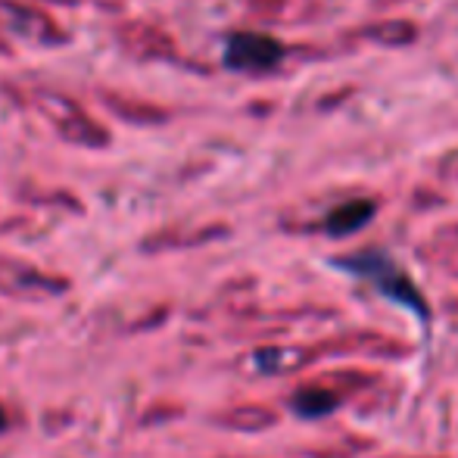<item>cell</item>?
<instances>
[{
	"instance_id": "obj_8",
	"label": "cell",
	"mask_w": 458,
	"mask_h": 458,
	"mask_svg": "<svg viewBox=\"0 0 458 458\" xmlns=\"http://www.w3.org/2000/svg\"><path fill=\"white\" fill-rule=\"evenodd\" d=\"M106 106L113 109V113H119L122 119H128V122H159V119H163V109L147 106V103L131 106L125 97H106Z\"/></svg>"
},
{
	"instance_id": "obj_1",
	"label": "cell",
	"mask_w": 458,
	"mask_h": 458,
	"mask_svg": "<svg viewBox=\"0 0 458 458\" xmlns=\"http://www.w3.org/2000/svg\"><path fill=\"white\" fill-rule=\"evenodd\" d=\"M337 266L352 275H359V277H365V281L371 284V287H377L386 300L399 302V306L411 309L415 315L428 318V302H424L421 290L415 287V281H411V277L405 275L386 253H380V250H362V253H352V256L337 259Z\"/></svg>"
},
{
	"instance_id": "obj_5",
	"label": "cell",
	"mask_w": 458,
	"mask_h": 458,
	"mask_svg": "<svg viewBox=\"0 0 458 458\" xmlns=\"http://www.w3.org/2000/svg\"><path fill=\"white\" fill-rule=\"evenodd\" d=\"M119 41L125 50H131L134 56H169L172 54V38L163 29L150 22H125L119 25Z\"/></svg>"
},
{
	"instance_id": "obj_4",
	"label": "cell",
	"mask_w": 458,
	"mask_h": 458,
	"mask_svg": "<svg viewBox=\"0 0 458 458\" xmlns=\"http://www.w3.org/2000/svg\"><path fill=\"white\" fill-rule=\"evenodd\" d=\"M284 47L268 35H256V31H237L228 38V47H225V63L231 69H241V72H262V69H272L281 63Z\"/></svg>"
},
{
	"instance_id": "obj_2",
	"label": "cell",
	"mask_w": 458,
	"mask_h": 458,
	"mask_svg": "<svg viewBox=\"0 0 458 458\" xmlns=\"http://www.w3.org/2000/svg\"><path fill=\"white\" fill-rule=\"evenodd\" d=\"M38 106H41L44 115L54 122L56 131H60L63 138L75 140V144H81V147H103L109 140L106 128H103L100 122H94L91 115H88L75 100H69V97L44 94L41 91V97H38Z\"/></svg>"
},
{
	"instance_id": "obj_7",
	"label": "cell",
	"mask_w": 458,
	"mask_h": 458,
	"mask_svg": "<svg viewBox=\"0 0 458 458\" xmlns=\"http://www.w3.org/2000/svg\"><path fill=\"white\" fill-rule=\"evenodd\" d=\"M293 409L306 418L327 415L331 409H337V393H331L327 386H306L293 396Z\"/></svg>"
},
{
	"instance_id": "obj_6",
	"label": "cell",
	"mask_w": 458,
	"mask_h": 458,
	"mask_svg": "<svg viewBox=\"0 0 458 458\" xmlns=\"http://www.w3.org/2000/svg\"><path fill=\"white\" fill-rule=\"evenodd\" d=\"M371 216H374L371 199H350V203L337 206V209L325 218V231L334 237H346V234H352V231L362 228V225L371 222Z\"/></svg>"
},
{
	"instance_id": "obj_10",
	"label": "cell",
	"mask_w": 458,
	"mask_h": 458,
	"mask_svg": "<svg viewBox=\"0 0 458 458\" xmlns=\"http://www.w3.org/2000/svg\"><path fill=\"white\" fill-rule=\"evenodd\" d=\"M63 4H69V0H63ZM72 4H75V0H72Z\"/></svg>"
},
{
	"instance_id": "obj_3",
	"label": "cell",
	"mask_w": 458,
	"mask_h": 458,
	"mask_svg": "<svg viewBox=\"0 0 458 458\" xmlns=\"http://www.w3.org/2000/svg\"><path fill=\"white\" fill-rule=\"evenodd\" d=\"M0 29L13 31L22 41L38 44V47H56L66 41V31L47 13L25 0H0Z\"/></svg>"
},
{
	"instance_id": "obj_9",
	"label": "cell",
	"mask_w": 458,
	"mask_h": 458,
	"mask_svg": "<svg viewBox=\"0 0 458 458\" xmlns=\"http://www.w3.org/2000/svg\"><path fill=\"white\" fill-rule=\"evenodd\" d=\"M6 424V415H4V409H0V428H4Z\"/></svg>"
}]
</instances>
